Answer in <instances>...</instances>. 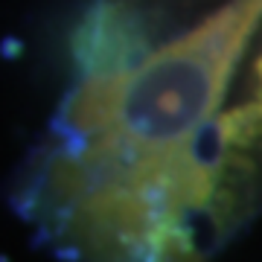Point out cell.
<instances>
[{"instance_id":"6da1fadb","label":"cell","mask_w":262,"mask_h":262,"mask_svg":"<svg viewBox=\"0 0 262 262\" xmlns=\"http://www.w3.org/2000/svg\"><path fill=\"white\" fill-rule=\"evenodd\" d=\"M262 18V0H230L128 73L84 79L61 105L58 140L94 160L166 155L213 125L233 67Z\"/></svg>"},{"instance_id":"7a4b0ae2","label":"cell","mask_w":262,"mask_h":262,"mask_svg":"<svg viewBox=\"0 0 262 262\" xmlns=\"http://www.w3.org/2000/svg\"><path fill=\"white\" fill-rule=\"evenodd\" d=\"M70 56L84 79L128 73L149 58V35L143 18L125 3L99 0L76 24Z\"/></svg>"},{"instance_id":"3957f363","label":"cell","mask_w":262,"mask_h":262,"mask_svg":"<svg viewBox=\"0 0 262 262\" xmlns=\"http://www.w3.org/2000/svg\"><path fill=\"white\" fill-rule=\"evenodd\" d=\"M248 102H251L262 117V53L256 56V61H253V82H251V99H248Z\"/></svg>"}]
</instances>
